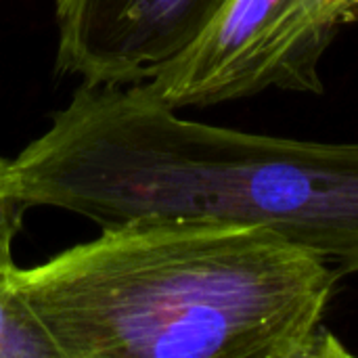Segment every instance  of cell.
Instances as JSON below:
<instances>
[{"mask_svg": "<svg viewBox=\"0 0 358 358\" xmlns=\"http://www.w3.org/2000/svg\"><path fill=\"white\" fill-rule=\"evenodd\" d=\"M229 0H57V63L84 84H141L180 55Z\"/></svg>", "mask_w": 358, "mask_h": 358, "instance_id": "cell-4", "label": "cell"}, {"mask_svg": "<svg viewBox=\"0 0 358 358\" xmlns=\"http://www.w3.org/2000/svg\"><path fill=\"white\" fill-rule=\"evenodd\" d=\"M342 273L245 222L103 229L13 273L61 358H336L325 317Z\"/></svg>", "mask_w": 358, "mask_h": 358, "instance_id": "cell-1", "label": "cell"}, {"mask_svg": "<svg viewBox=\"0 0 358 358\" xmlns=\"http://www.w3.org/2000/svg\"><path fill=\"white\" fill-rule=\"evenodd\" d=\"M27 208L103 229L147 220L268 227L358 273V143H317L176 115L143 84H82L6 174Z\"/></svg>", "mask_w": 358, "mask_h": 358, "instance_id": "cell-2", "label": "cell"}, {"mask_svg": "<svg viewBox=\"0 0 358 358\" xmlns=\"http://www.w3.org/2000/svg\"><path fill=\"white\" fill-rule=\"evenodd\" d=\"M8 162L0 157V266H13V241L21 229L23 212L27 210L6 185Z\"/></svg>", "mask_w": 358, "mask_h": 358, "instance_id": "cell-6", "label": "cell"}, {"mask_svg": "<svg viewBox=\"0 0 358 358\" xmlns=\"http://www.w3.org/2000/svg\"><path fill=\"white\" fill-rule=\"evenodd\" d=\"M348 23H358V0H229L193 44L141 84L172 109L268 88L321 94V57Z\"/></svg>", "mask_w": 358, "mask_h": 358, "instance_id": "cell-3", "label": "cell"}, {"mask_svg": "<svg viewBox=\"0 0 358 358\" xmlns=\"http://www.w3.org/2000/svg\"><path fill=\"white\" fill-rule=\"evenodd\" d=\"M13 266H0V358H61L55 342L19 294Z\"/></svg>", "mask_w": 358, "mask_h": 358, "instance_id": "cell-5", "label": "cell"}]
</instances>
